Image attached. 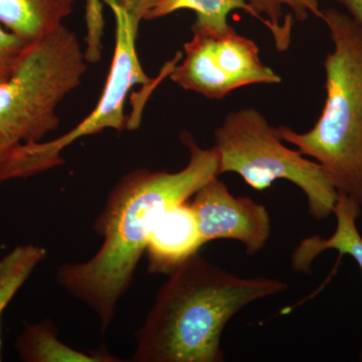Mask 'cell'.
I'll return each instance as SVG.
<instances>
[{
  "mask_svg": "<svg viewBox=\"0 0 362 362\" xmlns=\"http://www.w3.org/2000/svg\"><path fill=\"white\" fill-rule=\"evenodd\" d=\"M192 40L185 42V57L171 71V80L185 90L209 100H221L233 90L257 84H280L282 78L263 64L254 40L232 25L211 33L192 25Z\"/></svg>",
  "mask_w": 362,
  "mask_h": 362,
  "instance_id": "52a82bcc",
  "label": "cell"
},
{
  "mask_svg": "<svg viewBox=\"0 0 362 362\" xmlns=\"http://www.w3.org/2000/svg\"><path fill=\"white\" fill-rule=\"evenodd\" d=\"M206 244L190 204H173L150 235L146 247L148 272L168 275Z\"/></svg>",
  "mask_w": 362,
  "mask_h": 362,
  "instance_id": "9c48e42d",
  "label": "cell"
},
{
  "mask_svg": "<svg viewBox=\"0 0 362 362\" xmlns=\"http://www.w3.org/2000/svg\"><path fill=\"white\" fill-rule=\"evenodd\" d=\"M190 202L204 242L232 240L242 243L254 256L270 239V214L263 204L249 197H235L214 177L195 192Z\"/></svg>",
  "mask_w": 362,
  "mask_h": 362,
  "instance_id": "ba28073f",
  "label": "cell"
},
{
  "mask_svg": "<svg viewBox=\"0 0 362 362\" xmlns=\"http://www.w3.org/2000/svg\"><path fill=\"white\" fill-rule=\"evenodd\" d=\"M180 140L189 152L187 166L175 171L135 169L120 178L107 197L93 230L103 239L85 262L65 263L57 283L89 307L102 335L109 329L119 302L131 285L157 221L169 207L187 202L209 180L220 176L214 147L202 148L189 132Z\"/></svg>",
  "mask_w": 362,
  "mask_h": 362,
  "instance_id": "6da1fadb",
  "label": "cell"
},
{
  "mask_svg": "<svg viewBox=\"0 0 362 362\" xmlns=\"http://www.w3.org/2000/svg\"><path fill=\"white\" fill-rule=\"evenodd\" d=\"M278 279L245 278L199 252L168 274L135 333L133 362H223L226 324L250 304L285 292Z\"/></svg>",
  "mask_w": 362,
  "mask_h": 362,
  "instance_id": "7a4b0ae2",
  "label": "cell"
},
{
  "mask_svg": "<svg viewBox=\"0 0 362 362\" xmlns=\"http://www.w3.org/2000/svg\"><path fill=\"white\" fill-rule=\"evenodd\" d=\"M28 45L0 23V84L11 77Z\"/></svg>",
  "mask_w": 362,
  "mask_h": 362,
  "instance_id": "e0dca14e",
  "label": "cell"
},
{
  "mask_svg": "<svg viewBox=\"0 0 362 362\" xmlns=\"http://www.w3.org/2000/svg\"><path fill=\"white\" fill-rule=\"evenodd\" d=\"M283 142L261 112L250 107L230 112L214 131L220 175L237 173L258 192L276 180L290 181L303 192L309 214L318 221L327 218L337 204V189L320 164Z\"/></svg>",
  "mask_w": 362,
  "mask_h": 362,
  "instance_id": "5b68a950",
  "label": "cell"
},
{
  "mask_svg": "<svg viewBox=\"0 0 362 362\" xmlns=\"http://www.w3.org/2000/svg\"><path fill=\"white\" fill-rule=\"evenodd\" d=\"M87 70L77 37L64 25L28 45L0 84V168L23 145L44 141L59 127L57 109Z\"/></svg>",
  "mask_w": 362,
  "mask_h": 362,
  "instance_id": "277c9868",
  "label": "cell"
},
{
  "mask_svg": "<svg viewBox=\"0 0 362 362\" xmlns=\"http://www.w3.org/2000/svg\"><path fill=\"white\" fill-rule=\"evenodd\" d=\"M334 49L324 62L326 100L312 129L278 126L281 139L320 164L337 189L362 209V28L335 8L322 9Z\"/></svg>",
  "mask_w": 362,
  "mask_h": 362,
  "instance_id": "3957f363",
  "label": "cell"
},
{
  "mask_svg": "<svg viewBox=\"0 0 362 362\" xmlns=\"http://www.w3.org/2000/svg\"><path fill=\"white\" fill-rule=\"evenodd\" d=\"M181 9L194 11L197 14L194 25L211 33L226 30L230 26L228 14L238 9L259 21L258 14L245 0H156L145 20H157Z\"/></svg>",
  "mask_w": 362,
  "mask_h": 362,
  "instance_id": "5bb4252c",
  "label": "cell"
},
{
  "mask_svg": "<svg viewBox=\"0 0 362 362\" xmlns=\"http://www.w3.org/2000/svg\"><path fill=\"white\" fill-rule=\"evenodd\" d=\"M102 1L113 11L116 21L115 52L103 92L94 110L68 133L49 141L30 143L23 147V160L33 175L65 164L62 152L81 138L106 129L122 132L128 127L124 109L131 89L135 85L149 87L161 82L169 77L180 62V56L176 54L175 58L168 62L160 75L154 80L147 76L140 63L136 47L138 30L140 23L146 18L156 0Z\"/></svg>",
  "mask_w": 362,
  "mask_h": 362,
  "instance_id": "8992f818",
  "label": "cell"
},
{
  "mask_svg": "<svg viewBox=\"0 0 362 362\" xmlns=\"http://www.w3.org/2000/svg\"><path fill=\"white\" fill-rule=\"evenodd\" d=\"M349 11L350 16L362 28V0H337Z\"/></svg>",
  "mask_w": 362,
  "mask_h": 362,
  "instance_id": "ac0fdd59",
  "label": "cell"
},
{
  "mask_svg": "<svg viewBox=\"0 0 362 362\" xmlns=\"http://www.w3.org/2000/svg\"><path fill=\"white\" fill-rule=\"evenodd\" d=\"M333 214L337 218V228L332 235L329 238L311 235L305 238L295 247L291 257V266L295 271L311 273L312 264L317 257L328 250H335L356 259L362 273V237L356 226L361 207L349 197L338 194Z\"/></svg>",
  "mask_w": 362,
  "mask_h": 362,
  "instance_id": "30bf717a",
  "label": "cell"
},
{
  "mask_svg": "<svg viewBox=\"0 0 362 362\" xmlns=\"http://www.w3.org/2000/svg\"><path fill=\"white\" fill-rule=\"evenodd\" d=\"M47 256L44 247L30 244L16 247L0 259V323L6 307ZM1 358L0 333V361Z\"/></svg>",
  "mask_w": 362,
  "mask_h": 362,
  "instance_id": "9a60e30c",
  "label": "cell"
},
{
  "mask_svg": "<svg viewBox=\"0 0 362 362\" xmlns=\"http://www.w3.org/2000/svg\"><path fill=\"white\" fill-rule=\"evenodd\" d=\"M78 0H0V23L32 44L54 33L73 13Z\"/></svg>",
  "mask_w": 362,
  "mask_h": 362,
  "instance_id": "8fae6325",
  "label": "cell"
},
{
  "mask_svg": "<svg viewBox=\"0 0 362 362\" xmlns=\"http://www.w3.org/2000/svg\"><path fill=\"white\" fill-rule=\"evenodd\" d=\"M21 361L25 362H120L107 350L85 352L62 342L59 329L49 319L26 324L14 343Z\"/></svg>",
  "mask_w": 362,
  "mask_h": 362,
  "instance_id": "7c38bea8",
  "label": "cell"
},
{
  "mask_svg": "<svg viewBox=\"0 0 362 362\" xmlns=\"http://www.w3.org/2000/svg\"><path fill=\"white\" fill-rule=\"evenodd\" d=\"M258 14L259 21L270 30L278 52L289 49L295 21H305L309 14L318 18L322 9L318 0H245Z\"/></svg>",
  "mask_w": 362,
  "mask_h": 362,
  "instance_id": "4fadbf2b",
  "label": "cell"
},
{
  "mask_svg": "<svg viewBox=\"0 0 362 362\" xmlns=\"http://www.w3.org/2000/svg\"><path fill=\"white\" fill-rule=\"evenodd\" d=\"M86 49L84 57L89 64H96L102 58V39L105 18L102 0H86L85 6Z\"/></svg>",
  "mask_w": 362,
  "mask_h": 362,
  "instance_id": "2e32d148",
  "label": "cell"
}]
</instances>
